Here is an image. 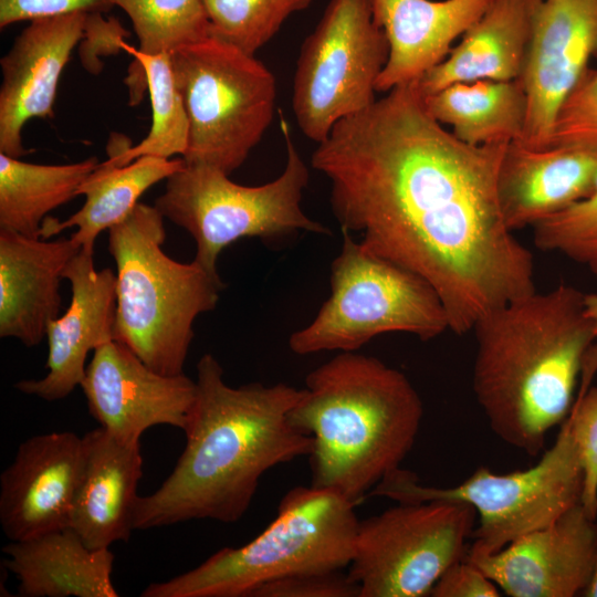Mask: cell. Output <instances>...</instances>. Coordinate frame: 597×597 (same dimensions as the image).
Segmentation results:
<instances>
[{"mask_svg": "<svg viewBox=\"0 0 597 597\" xmlns=\"http://www.w3.org/2000/svg\"><path fill=\"white\" fill-rule=\"evenodd\" d=\"M184 165V158L155 156H142L124 166L107 161L100 164L78 188L77 196H85L83 206L63 221L46 217L41 226L40 238L48 240L75 227L76 231L71 238L82 249L94 251L95 240L102 231L125 220L144 192Z\"/></svg>", "mask_w": 597, "mask_h": 597, "instance_id": "d4e9b609", "label": "cell"}, {"mask_svg": "<svg viewBox=\"0 0 597 597\" xmlns=\"http://www.w3.org/2000/svg\"><path fill=\"white\" fill-rule=\"evenodd\" d=\"M196 384L184 452L154 493L137 496L134 530L205 519L235 523L266 471L311 453L312 438L289 420L302 389L283 383L231 387L208 353L197 363Z\"/></svg>", "mask_w": 597, "mask_h": 597, "instance_id": "7a4b0ae2", "label": "cell"}, {"mask_svg": "<svg viewBox=\"0 0 597 597\" xmlns=\"http://www.w3.org/2000/svg\"><path fill=\"white\" fill-rule=\"evenodd\" d=\"M63 277L71 283L72 297L66 312L46 328L48 374L14 385L46 401L67 397L84 378L88 353L115 339L116 274L111 269L96 270L94 251L81 248Z\"/></svg>", "mask_w": 597, "mask_h": 597, "instance_id": "ac0fdd59", "label": "cell"}, {"mask_svg": "<svg viewBox=\"0 0 597 597\" xmlns=\"http://www.w3.org/2000/svg\"><path fill=\"white\" fill-rule=\"evenodd\" d=\"M119 48L137 62L130 103H139L147 87L151 105V126L147 136L135 146H108L109 164L127 165L142 156L169 159L187 150L189 122L182 96L176 83L170 53L146 54L123 40Z\"/></svg>", "mask_w": 597, "mask_h": 597, "instance_id": "83f0119b", "label": "cell"}, {"mask_svg": "<svg viewBox=\"0 0 597 597\" xmlns=\"http://www.w3.org/2000/svg\"><path fill=\"white\" fill-rule=\"evenodd\" d=\"M597 520L578 503L552 524L531 532L499 552L467 551L480 567L511 597L580 596L593 572Z\"/></svg>", "mask_w": 597, "mask_h": 597, "instance_id": "9a60e30c", "label": "cell"}, {"mask_svg": "<svg viewBox=\"0 0 597 597\" xmlns=\"http://www.w3.org/2000/svg\"><path fill=\"white\" fill-rule=\"evenodd\" d=\"M164 216L138 202L108 230L116 264L114 337L157 373L184 374L193 323L212 311L226 287L198 262L181 263L161 249Z\"/></svg>", "mask_w": 597, "mask_h": 597, "instance_id": "5b68a950", "label": "cell"}, {"mask_svg": "<svg viewBox=\"0 0 597 597\" xmlns=\"http://www.w3.org/2000/svg\"><path fill=\"white\" fill-rule=\"evenodd\" d=\"M423 102L428 113L465 144H509L523 135L527 101L520 80L454 83L423 96Z\"/></svg>", "mask_w": 597, "mask_h": 597, "instance_id": "484cf974", "label": "cell"}, {"mask_svg": "<svg viewBox=\"0 0 597 597\" xmlns=\"http://www.w3.org/2000/svg\"><path fill=\"white\" fill-rule=\"evenodd\" d=\"M584 306L597 339V294H585Z\"/></svg>", "mask_w": 597, "mask_h": 597, "instance_id": "8d00e7d4", "label": "cell"}, {"mask_svg": "<svg viewBox=\"0 0 597 597\" xmlns=\"http://www.w3.org/2000/svg\"><path fill=\"white\" fill-rule=\"evenodd\" d=\"M80 387L91 416L127 444L154 426L186 432L197 401L196 380L155 371L116 339L94 350Z\"/></svg>", "mask_w": 597, "mask_h": 597, "instance_id": "5bb4252c", "label": "cell"}, {"mask_svg": "<svg viewBox=\"0 0 597 597\" xmlns=\"http://www.w3.org/2000/svg\"><path fill=\"white\" fill-rule=\"evenodd\" d=\"M3 565L18 579L21 597H117L114 554L92 549L70 526L2 547Z\"/></svg>", "mask_w": 597, "mask_h": 597, "instance_id": "603a6c76", "label": "cell"}, {"mask_svg": "<svg viewBox=\"0 0 597 597\" xmlns=\"http://www.w3.org/2000/svg\"><path fill=\"white\" fill-rule=\"evenodd\" d=\"M423 418L422 400L400 370L357 352L313 369L289 412L312 438L311 485L357 505L400 468Z\"/></svg>", "mask_w": 597, "mask_h": 597, "instance_id": "277c9868", "label": "cell"}, {"mask_svg": "<svg viewBox=\"0 0 597 597\" xmlns=\"http://www.w3.org/2000/svg\"><path fill=\"white\" fill-rule=\"evenodd\" d=\"M312 0H203L211 22L210 36L255 55L285 20Z\"/></svg>", "mask_w": 597, "mask_h": 597, "instance_id": "f546056e", "label": "cell"}, {"mask_svg": "<svg viewBox=\"0 0 597 597\" xmlns=\"http://www.w3.org/2000/svg\"><path fill=\"white\" fill-rule=\"evenodd\" d=\"M580 596L584 597H597V545H596V552H595V559H594V566L590 579L582 593Z\"/></svg>", "mask_w": 597, "mask_h": 597, "instance_id": "74e56055", "label": "cell"}, {"mask_svg": "<svg viewBox=\"0 0 597 597\" xmlns=\"http://www.w3.org/2000/svg\"><path fill=\"white\" fill-rule=\"evenodd\" d=\"M72 238L48 241L0 229V336L35 346L60 316L61 281L81 250Z\"/></svg>", "mask_w": 597, "mask_h": 597, "instance_id": "d6986e66", "label": "cell"}, {"mask_svg": "<svg viewBox=\"0 0 597 597\" xmlns=\"http://www.w3.org/2000/svg\"><path fill=\"white\" fill-rule=\"evenodd\" d=\"M597 371V344L588 350L582 369V388L567 415L583 467L580 504L597 520V386L589 387Z\"/></svg>", "mask_w": 597, "mask_h": 597, "instance_id": "1f68e13d", "label": "cell"}, {"mask_svg": "<svg viewBox=\"0 0 597 597\" xmlns=\"http://www.w3.org/2000/svg\"><path fill=\"white\" fill-rule=\"evenodd\" d=\"M87 14L31 20L0 60V153L25 155L22 130L33 117H52L59 80L85 36Z\"/></svg>", "mask_w": 597, "mask_h": 597, "instance_id": "e0dca14e", "label": "cell"}, {"mask_svg": "<svg viewBox=\"0 0 597 597\" xmlns=\"http://www.w3.org/2000/svg\"><path fill=\"white\" fill-rule=\"evenodd\" d=\"M583 467L568 417L554 443L536 464L495 473L480 467L463 482L448 488L420 484L410 471L397 469L369 495L397 503L452 501L470 504L479 515L469 552L491 554L545 527L580 503Z\"/></svg>", "mask_w": 597, "mask_h": 597, "instance_id": "9c48e42d", "label": "cell"}, {"mask_svg": "<svg viewBox=\"0 0 597 597\" xmlns=\"http://www.w3.org/2000/svg\"><path fill=\"white\" fill-rule=\"evenodd\" d=\"M360 588L344 569L302 573L269 582L251 597H359Z\"/></svg>", "mask_w": 597, "mask_h": 597, "instance_id": "836d02e7", "label": "cell"}, {"mask_svg": "<svg viewBox=\"0 0 597 597\" xmlns=\"http://www.w3.org/2000/svg\"><path fill=\"white\" fill-rule=\"evenodd\" d=\"M114 7L113 0H0V28L70 13L103 14Z\"/></svg>", "mask_w": 597, "mask_h": 597, "instance_id": "e575fe53", "label": "cell"}, {"mask_svg": "<svg viewBox=\"0 0 597 597\" xmlns=\"http://www.w3.org/2000/svg\"><path fill=\"white\" fill-rule=\"evenodd\" d=\"M98 165L96 157L42 165L0 153V229L40 238L46 214L76 197Z\"/></svg>", "mask_w": 597, "mask_h": 597, "instance_id": "4316f807", "label": "cell"}, {"mask_svg": "<svg viewBox=\"0 0 597 597\" xmlns=\"http://www.w3.org/2000/svg\"><path fill=\"white\" fill-rule=\"evenodd\" d=\"M359 520L337 492L297 485L281 499L276 517L240 547H223L195 568L154 583L143 597H251L260 586L302 573L345 569Z\"/></svg>", "mask_w": 597, "mask_h": 597, "instance_id": "8992f818", "label": "cell"}, {"mask_svg": "<svg viewBox=\"0 0 597 597\" xmlns=\"http://www.w3.org/2000/svg\"><path fill=\"white\" fill-rule=\"evenodd\" d=\"M170 59L189 122L184 160L230 176L273 121V74L254 55L213 36L170 52Z\"/></svg>", "mask_w": 597, "mask_h": 597, "instance_id": "30bf717a", "label": "cell"}, {"mask_svg": "<svg viewBox=\"0 0 597 597\" xmlns=\"http://www.w3.org/2000/svg\"><path fill=\"white\" fill-rule=\"evenodd\" d=\"M493 0H371L373 18L389 43L376 91L419 81L442 62Z\"/></svg>", "mask_w": 597, "mask_h": 597, "instance_id": "44dd1931", "label": "cell"}, {"mask_svg": "<svg viewBox=\"0 0 597 597\" xmlns=\"http://www.w3.org/2000/svg\"><path fill=\"white\" fill-rule=\"evenodd\" d=\"M531 35V0H493L448 56L419 81L423 96L451 84L519 80Z\"/></svg>", "mask_w": 597, "mask_h": 597, "instance_id": "cb8c5ba5", "label": "cell"}, {"mask_svg": "<svg viewBox=\"0 0 597 597\" xmlns=\"http://www.w3.org/2000/svg\"><path fill=\"white\" fill-rule=\"evenodd\" d=\"M388 56L371 0H329L294 73L292 106L303 135L318 144L338 121L373 105Z\"/></svg>", "mask_w": 597, "mask_h": 597, "instance_id": "8fae6325", "label": "cell"}, {"mask_svg": "<svg viewBox=\"0 0 597 597\" xmlns=\"http://www.w3.org/2000/svg\"><path fill=\"white\" fill-rule=\"evenodd\" d=\"M597 154V70L587 69L562 106L549 147Z\"/></svg>", "mask_w": 597, "mask_h": 597, "instance_id": "d6a6232c", "label": "cell"}, {"mask_svg": "<svg viewBox=\"0 0 597 597\" xmlns=\"http://www.w3.org/2000/svg\"><path fill=\"white\" fill-rule=\"evenodd\" d=\"M585 293L561 283L483 316L473 326L472 389L492 431L528 455L573 406L576 383L596 341Z\"/></svg>", "mask_w": 597, "mask_h": 597, "instance_id": "3957f363", "label": "cell"}, {"mask_svg": "<svg viewBox=\"0 0 597 597\" xmlns=\"http://www.w3.org/2000/svg\"><path fill=\"white\" fill-rule=\"evenodd\" d=\"M281 130L286 161L274 180L243 186L218 168L185 161L166 179L165 190L155 201L165 219L191 234L193 260L214 276H219L217 262L222 250L240 239L279 241L300 231L329 234L326 226L302 209L308 168L284 118Z\"/></svg>", "mask_w": 597, "mask_h": 597, "instance_id": "52a82bcc", "label": "cell"}, {"mask_svg": "<svg viewBox=\"0 0 597 597\" xmlns=\"http://www.w3.org/2000/svg\"><path fill=\"white\" fill-rule=\"evenodd\" d=\"M143 475L139 444L117 440L103 427L83 436V462L69 526L92 549L127 542Z\"/></svg>", "mask_w": 597, "mask_h": 597, "instance_id": "ffe728a7", "label": "cell"}, {"mask_svg": "<svg viewBox=\"0 0 597 597\" xmlns=\"http://www.w3.org/2000/svg\"><path fill=\"white\" fill-rule=\"evenodd\" d=\"M501 589L483 570L462 558L452 564L431 589L432 597H499Z\"/></svg>", "mask_w": 597, "mask_h": 597, "instance_id": "d590c367", "label": "cell"}, {"mask_svg": "<svg viewBox=\"0 0 597 597\" xmlns=\"http://www.w3.org/2000/svg\"><path fill=\"white\" fill-rule=\"evenodd\" d=\"M597 178V154L568 147L532 149L507 144L498 175V198L506 227H533L587 197Z\"/></svg>", "mask_w": 597, "mask_h": 597, "instance_id": "7402d4cb", "label": "cell"}, {"mask_svg": "<svg viewBox=\"0 0 597 597\" xmlns=\"http://www.w3.org/2000/svg\"><path fill=\"white\" fill-rule=\"evenodd\" d=\"M329 283L331 294L314 320L289 338L296 355L356 352L387 333L429 341L449 329L444 307L429 283L369 252L347 232L331 264Z\"/></svg>", "mask_w": 597, "mask_h": 597, "instance_id": "ba28073f", "label": "cell"}, {"mask_svg": "<svg viewBox=\"0 0 597 597\" xmlns=\"http://www.w3.org/2000/svg\"><path fill=\"white\" fill-rule=\"evenodd\" d=\"M532 228L538 249L564 255L597 280V178L587 197Z\"/></svg>", "mask_w": 597, "mask_h": 597, "instance_id": "4dcf8cb0", "label": "cell"}, {"mask_svg": "<svg viewBox=\"0 0 597 597\" xmlns=\"http://www.w3.org/2000/svg\"><path fill=\"white\" fill-rule=\"evenodd\" d=\"M506 146L458 139L428 113L416 81L338 121L311 166L329 182L342 232L429 283L462 335L536 291L533 255L499 205Z\"/></svg>", "mask_w": 597, "mask_h": 597, "instance_id": "6da1fadb", "label": "cell"}, {"mask_svg": "<svg viewBox=\"0 0 597 597\" xmlns=\"http://www.w3.org/2000/svg\"><path fill=\"white\" fill-rule=\"evenodd\" d=\"M83 462V437L71 431L20 443L0 475V524L10 542L69 526Z\"/></svg>", "mask_w": 597, "mask_h": 597, "instance_id": "2e32d148", "label": "cell"}, {"mask_svg": "<svg viewBox=\"0 0 597 597\" xmlns=\"http://www.w3.org/2000/svg\"><path fill=\"white\" fill-rule=\"evenodd\" d=\"M597 56V0H531V35L520 82L527 111L517 143L548 148L559 111Z\"/></svg>", "mask_w": 597, "mask_h": 597, "instance_id": "4fadbf2b", "label": "cell"}, {"mask_svg": "<svg viewBox=\"0 0 597 597\" xmlns=\"http://www.w3.org/2000/svg\"><path fill=\"white\" fill-rule=\"evenodd\" d=\"M129 18L146 54L170 53L210 36L203 0H113Z\"/></svg>", "mask_w": 597, "mask_h": 597, "instance_id": "f1b7e54d", "label": "cell"}, {"mask_svg": "<svg viewBox=\"0 0 597 597\" xmlns=\"http://www.w3.org/2000/svg\"><path fill=\"white\" fill-rule=\"evenodd\" d=\"M476 512L467 503H398L358 522L347 573L359 597H423L465 557Z\"/></svg>", "mask_w": 597, "mask_h": 597, "instance_id": "7c38bea8", "label": "cell"}]
</instances>
